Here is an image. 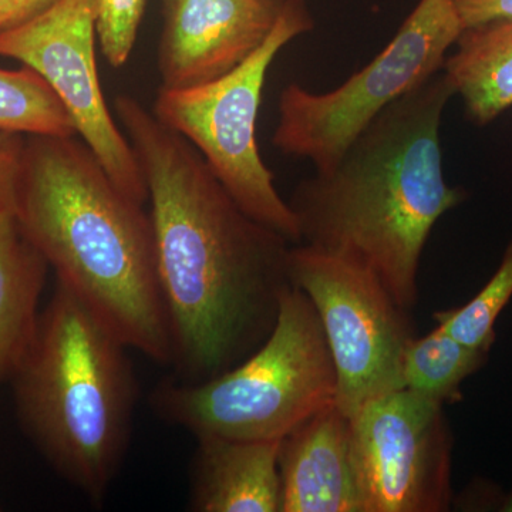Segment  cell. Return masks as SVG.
Returning <instances> with one entry per match:
<instances>
[{"label":"cell","mask_w":512,"mask_h":512,"mask_svg":"<svg viewBox=\"0 0 512 512\" xmlns=\"http://www.w3.org/2000/svg\"><path fill=\"white\" fill-rule=\"evenodd\" d=\"M114 110L146 180L174 379L205 382L271 335L292 284L291 242L249 217L197 148L136 97L120 94Z\"/></svg>","instance_id":"obj_1"},{"label":"cell","mask_w":512,"mask_h":512,"mask_svg":"<svg viewBox=\"0 0 512 512\" xmlns=\"http://www.w3.org/2000/svg\"><path fill=\"white\" fill-rule=\"evenodd\" d=\"M453 87L440 72L394 101L332 170L293 190L301 244L360 266L393 301L419 299L424 247L437 221L467 192L444 178L440 127Z\"/></svg>","instance_id":"obj_2"},{"label":"cell","mask_w":512,"mask_h":512,"mask_svg":"<svg viewBox=\"0 0 512 512\" xmlns=\"http://www.w3.org/2000/svg\"><path fill=\"white\" fill-rule=\"evenodd\" d=\"M13 214L57 284L128 349L170 366L151 215L82 138L26 136Z\"/></svg>","instance_id":"obj_3"},{"label":"cell","mask_w":512,"mask_h":512,"mask_svg":"<svg viewBox=\"0 0 512 512\" xmlns=\"http://www.w3.org/2000/svg\"><path fill=\"white\" fill-rule=\"evenodd\" d=\"M127 346L57 284L16 370V412L53 470L103 503L130 441L137 380Z\"/></svg>","instance_id":"obj_4"},{"label":"cell","mask_w":512,"mask_h":512,"mask_svg":"<svg viewBox=\"0 0 512 512\" xmlns=\"http://www.w3.org/2000/svg\"><path fill=\"white\" fill-rule=\"evenodd\" d=\"M336 394L338 375L318 312L291 284L274 330L251 356L205 382L163 380L150 404L161 420L195 437L282 440L336 404Z\"/></svg>","instance_id":"obj_5"},{"label":"cell","mask_w":512,"mask_h":512,"mask_svg":"<svg viewBox=\"0 0 512 512\" xmlns=\"http://www.w3.org/2000/svg\"><path fill=\"white\" fill-rule=\"evenodd\" d=\"M315 28L305 0H284L271 33L245 62L220 79L184 90H158L153 113L190 141L235 202L259 224L301 244L298 220L266 167L255 128L266 74L296 37Z\"/></svg>","instance_id":"obj_6"},{"label":"cell","mask_w":512,"mask_h":512,"mask_svg":"<svg viewBox=\"0 0 512 512\" xmlns=\"http://www.w3.org/2000/svg\"><path fill=\"white\" fill-rule=\"evenodd\" d=\"M463 30L454 0H419L389 45L336 89L313 93L288 84L272 144L311 160L315 173L332 170L390 104L443 72Z\"/></svg>","instance_id":"obj_7"},{"label":"cell","mask_w":512,"mask_h":512,"mask_svg":"<svg viewBox=\"0 0 512 512\" xmlns=\"http://www.w3.org/2000/svg\"><path fill=\"white\" fill-rule=\"evenodd\" d=\"M289 276L318 312L338 375L336 406L355 416L403 387V356L416 336L410 311L366 269L305 244L289 251Z\"/></svg>","instance_id":"obj_8"},{"label":"cell","mask_w":512,"mask_h":512,"mask_svg":"<svg viewBox=\"0 0 512 512\" xmlns=\"http://www.w3.org/2000/svg\"><path fill=\"white\" fill-rule=\"evenodd\" d=\"M454 439L439 402L409 389L384 394L350 417L362 512L450 510Z\"/></svg>","instance_id":"obj_9"},{"label":"cell","mask_w":512,"mask_h":512,"mask_svg":"<svg viewBox=\"0 0 512 512\" xmlns=\"http://www.w3.org/2000/svg\"><path fill=\"white\" fill-rule=\"evenodd\" d=\"M97 0H56L18 28L0 33V57L35 70L62 101L77 136L113 183L138 204L148 190L130 141L113 119L97 72Z\"/></svg>","instance_id":"obj_10"},{"label":"cell","mask_w":512,"mask_h":512,"mask_svg":"<svg viewBox=\"0 0 512 512\" xmlns=\"http://www.w3.org/2000/svg\"><path fill=\"white\" fill-rule=\"evenodd\" d=\"M282 2L163 0L161 89H191L232 72L265 42Z\"/></svg>","instance_id":"obj_11"},{"label":"cell","mask_w":512,"mask_h":512,"mask_svg":"<svg viewBox=\"0 0 512 512\" xmlns=\"http://www.w3.org/2000/svg\"><path fill=\"white\" fill-rule=\"evenodd\" d=\"M281 512H362L350 448V419L336 404L281 440Z\"/></svg>","instance_id":"obj_12"},{"label":"cell","mask_w":512,"mask_h":512,"mask_svg":"<svg viewBox=\"0 0 512 512\" xmlns=\"http://www.w3.org/2000/svg\"><path fill=\"white\" fill-rule=\"evenodd\" d=\"M195 439L191 511L281 512V440Z\"/></svg>","instance_id":"obj_13"},{"label":"cell","mask_w":512,"mask_h":512,"mask_svg":"<svg viewBox=\"0 0 512 512\" xmlns=\"http://www.w3.org/2000/svg\"><path fill=\"white\" fill-rule=\"evenodd\" d=\"M47 269L15 214L0 211V384L12 380L32 348Z\"/></svg>","instance_id":"obj_14"},{"label":"cell","mask_w":512,"mask_h":512,"mask_svg":"<svg viewBox=\"0 0 512 512\" xmlns=\"http://www.w3.org/2000/svg\"><path fill=\"white\" fill-rule=\"evenodd\" d=\"M443 73L468 120L487 126L512 107V20L464 29Z\"/></svg>","instance_id":"obj_15"},{"label":"cell","mask_w":512,"mask_h":512,"mask_svg":"<svg viewBox=\"0 0 512 512\" xmlns=\"http://www.w3.org/2000/svg\"><path fill=\"white\" fill-rule=\"evenodd\" d=\"M490 352L470 348L437 326L429 335L407 343L403 387L443 406L463 400L461 384L488 362Z\"/></svg>","instance_id":"obj_16"},{"label":"cell","mask_w":512,"mask_h":512,"mask_svg":"<svg viewBox=\"0 0 512 512\" xmlns=\"http://www.w3.org/2000/svg\"><path fill=\"white\" fill-rule=\"evenodd\" d=\"M0 128L23 136H77L52 87L26 66L0 69Z\"/></svg>","instance_id":"obj_17"},{"label":"cell","mask_w":512,"mask_h":512,"mask_svg":"<svg viewBox=\"0 0 512 512\" xmlns=\"http://www.w3.org/2000/svg\"><path fill=\"white\" fill-rule=\"evenodd\" d=\"M512 298V239L497 271L484 288L461 308L433 313L437 326L470 348L490 352L495 323Z\"/></svg>","instance_id":"obj_18"},{"label":"cell","mask_w":512,"mask_h":512,"mask_svg":"<svg viewBox=\"0 0 512 512\" xmlns=\"http://www.w3.org/2000/svg\"><path fill=\"white\" fill-rule=\"evenodd\" d=\"M146 6L147 0H97L96 36L111 67L130 59Z\"/></svg>","instance_id":"obj_19"},{"label":"cell","mask_w":512,"mask_h":512,"mask_svg":"<svg viewBox=\"0 0 512 512\" xmlns=\"http://www.w3.org/2000/svg\"><path fill=\"white\" fill-rule=\"evenodd\" d=\"M26 136L0 128V211H15Z\"/></svg>","instance_id":"obj_20"},{"label":"cell","mask_w":512,"mask_h":512,"mask_svg":"<svg viewBox=\"0 0 512 512\" xmlns=\"http://www.w3.org/2000/svg\"><path fill=\"white\" fill-rule=\"evenodd\" d=\"M463 28L512 20V0H454Z\"/></svg>","instance_id":"obj_21"},{"label":"cell","mask_w":512,"mask_h":512,"mask_svg":"<svg viewBox=\"0 0 512 512\" xmlns=\"http://www.w3.org/2000/svg\"><path fill=\"white\" fill-rule=\"evenodd\" d=\"M56 0H0V33L36 18Z\"/></svg>","instance_id":"obj_22"}]
</instances>
